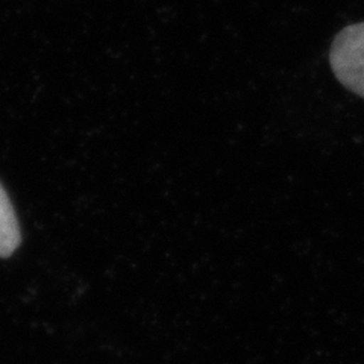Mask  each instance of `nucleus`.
I'll return each mask as SVG.
<instances>
[{"mask_svg":"<svg viewBox=\"0 0 364 364\" xmlns=\"http://www.w3.org/2000/svg\"><path fill=\"white\" fill-rule=\"evenodd\" d=\"M329 63L338 82L364 97V23L340 31L331 46Z\"/></svg>","mask_w":364,"mask_h":364,"instance_id":"nucleus-1","label":"nucleus"},{"mask_svg":"<svg viewBox=\"0 0 364 364\" xmlns=\"http://www.w3.org/2000/svg\"><path fill=\"white\" fill-rule=\"evenodd\" d=\"M21 242L20 226L5 188L0 184V258H8Z\"/></svg>","mask_w":364,"mask_h":364,"instance_id":"nucleus-2","label":"nucleus"}]
</instances>
